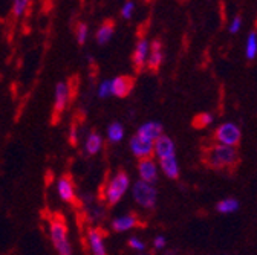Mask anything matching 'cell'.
Wrapping results in <instances>:
<instances>
[{
	"instance_id": "30bf717a",
	"label": "cell",
	"mask_w": 257,
	"mask_h": 255,
	"mask_svg": "<svg viewBox=\"0 0 257 255\" xmlns=\"http://www.w3.org/2000/svg\"><path fill=\"white\" fill-rule=\"evenodd\" d=\"M128 150H131V153L138 159V161L147 159V157H153V142L141 138L137 133L128 139Z\"/></svg>"
},
{
	"instance_id": "603a6c76",
	"label": "cell",
	"mask_w": 257,
	"mask_h": 255,
	"mask_svg": "<svg viewBox=\"0 0 257 255\" xmlns=\"http://www.w3.org/2000/svg\"><path fill=\"white\" fill-rule=\"evenodd\" d=\"M245 57L248 60H254L257 57V34L251 33L246 37V43H245Z\"/></svg>"
},
{
	"instance_id": "cb8c5ba5",
	"label": "cell",
	"mask_w": 257,
	"mask_h": 255,
	"mask_svg": "<svg viewBox=\"0 0 257 255\" xmlns=\"http://www.w3.org/2000/svg\"><path fill=\"white\" fill-rule=\"evenodd\" d=\"M127 246L131 247L132 250H135L137 253H141V252H146V250H147V243H146L141 237H138V235L128 237Z\"/></svg>"
},
{
	"instance_id": "3957f363",
	"label": "cell",
	"mask_w": 257,
	"mask_h": 255,
	"mask_svg": "<svg viewBox=\"0 0 257 255\" xmlns=\"http://www.w3.org/2000/svg\"><path fill=\"white\" fill-rule=\"evenodd\" d=\"M132 186V180L131 176H128L124 170H118L116 173H113L106 186H104V202L107 206H115L118 205L124 196L131 191Z\"/></svg>"
},
{
	"instance_id": "5b68a950",
	"label": "cell",
	"mask_w": 257,
	"mask_h": 255,
	"mask_svg": "<svg viewBox=\"0 0 257 255\" xmlns=\"http://www.w3.org/2000/svg\"><path fill=\"white\" fill-rule=\"evenodd\" d=\"M214 139L216 144L227 145V147H236L239 145L242 139V132L240 127L234 122H222L217 125V129L214 130Z\"/></svg>"
},
{
	"instance_id": "7a4b0ae2",
	"label": "cell",
	"mask_w": 257,
	"mask_h": 255,
	"mask_svg": "<svg viewBox=\"0 0 257 255\" xmlns=\"http://www.w3.org/2000/svg\"><path fill=\"white\" fill-rule=\"evenodd\" d=\"M239 151L236 147L214 144L207 150L205 161L213 170H228L239 164Z\"/></svg>"
},
{
	"instance_id": "ffe728a7",
	"label": "cell",
	"mask_w": 257,
	"mask_h": 255,
	"mask_svg": "<svg viewBox=\"0 0 257 255\" xmlns=\"http://www.w3.org/2000/svg\"><path fill=\"white\" fill-rule=\"evenodd\" d=\"M113 33H115V23L112 20H106L98 29H96V33H95V40L98 45L104 46L107 45L112 37H113Z\"/></svg>"
},
{
	"instance_id": "8fae6325",
	"label": "cell",
	"mask_w": 257,
	"mask_h": 255,
	"mask_svg": "<svg viewBox=\"0 0 257 255\" xmlns=\"http://www.w3.org/2000/svg\"><path fill=\"white\" fill-rule=\"evenodd\" d=\"M138 223H140V217L137 214L127 212V214H119V215L113 217L110 220V228L113 232L122 234V232L135 229L138 226Z\"/></svg>"
},
{
	"instance_id": "4316f807",
	"label": "cell",
	"mask_w": 257,
	"mask_h": 255,
	"mask_svg": "<svg viewBox=\"0 0 257 255\" xmlns=\"http://www.w3.org/2000/svg\"><path fill=\"white\" fill-rule=\"evenodd\" d=\"M89 36V26L86 23H78L75 28V39L78 45H84Z\"/></svg>"
},
{
	"instance_id": "1f68e13d",
	"label": "cell",
	"mask_w": 257,
	"mask_h": 255,
	"mask_svg": "<svg viewBox=\"0 0 257 255\" xmlns=\"http://www.w3.org/2000/svg\"><path fill=\"white\" fill-rule=\"evenodd\" d=\"M138 255H155V253H153V252H147V250H146V252H141V253H138Z\"/></svg>"
},
{
	"instance_id": "f1b7e54d",
	"label": "cell",
	"mask_w": 257,
	"mask_h": 255,
	"mask_svg": "<svg viewBox=\"0 0 257 255\" xmlns=\"http://www.w3.org/2000/svg\"><path fill=\"white\" fill-rule=\"evenodd\" d=\"M134 11H135V2H134V0H127V2H124V5H122V8H121V16H122V19L131 20L132 16H134Z\"/></svg>"
},
{
	"instance_id": "9a60e30c",
	"label": "cell",
	"mask_w": 257,
	"mask_h": 255,
	"mask_svg": "<svg viewBox=\"0 0 257 255\" xmlns=\"http://www.w3.org/2000/svg\"><path fill=\"white\" fill-rule=\"evenodd\" d=\"M134 78L128 75H119L110 80V95L116 98H125L134 89Z\"/></svg>"
},
{
	"instance_id": "ac0fdd59",
	"label": "cell",
	"mask_w": 257,
	"mask_h": 255,
	"mask_svg": "<svg viewBox=\"0 0 257 255\" xmlns=\"http://www.w3.org/2000/svg\"><path fill=\"white\" fill-rule=\"evenodd\" d=\"M158 165H159L161 173L172 180H176L181 174V167H179V162L176 159V154L161 159V161H158Z\"/></svg>"
},
{
	"instance_id": "6da1fadb",
	"label": "cell",
	"mask_w": 257,
	"mask_h": 255,
	"mask_svg": "<svg viewBox=\"0 0 257 255\" xmlns=\"http://www.w3.org/2000/svg\"><path fill=\"white\" fill-rule=\"evenodd\" d=\"M48 231H49V238L57 255H74V247H72L71 237H69V228L63 215L54 214L49 217Z\"/></svg>"
},
{
	"instance_id": "e0dca14e",
	"label": "cell",
	"mask_w": 257,
	"mask_h": 255,
	"mask_svg": "<svg viewBox=\"0 0 257 255\" xmlns=\"http://www.w3.org/2000/svg\"><path fill=\"white\" fill-rule=\"evenodd\" d=\"M164 61V48L163 43L159 40H153L150 43V51H149V58H147V68L150 71H158Z\"/></svg>"
},
{
	"instance_id": "4dcf8cb0",
	"label": "cell",
	"mask_w": 257,
	"mask_h": 255,
	"mask_svg": "<svg viewBox=\"0 0 257 255\" xmlns=\"http://www.w3.org/2000/svg\"><path fill=\"white\" fill-rule=\"evenodd\" d=\"M240 28H242V19L240 17H234L231 20L230 26H228V31H230L231 34H237L239 31H240Z\"/></svg>"
},
{
	"instance_id": "8992f818",
	"label": "cell",
	"mask_w": 257,
	"mask_h": 255,
	"mask_svg": "<svg viewBox=\"0 0 257 255\" xmlns=\"http://www.w3.org/2000/svg\"><path fill=\"white\" fill-rule=\"evenodd\" d=\"M86 243L92 255H107V246H106V235L104 232L96 228L90 226L86 232Z\"/></svg>"
},
{
	"instance_id": "7402d4cb",
	"label": "cell",
	"mask_w": 257,
	"mask_h": 255,
	"mask_svg": "<svg viewBox=\"0 0 257 255\" xmlns=\"http://www.w3.org/2000/svg\"><path fill=\"white\" fill-rule=\"evenodd\" d=\"M239 208H240V203L234 197H225L216 203V211L219 214H225V215L234 214L236 211H239Z\"/></svg>"
},
{
	"instance_id": "44dd1931",
	"label": "cell",
	"mask_w": 257,
	"mask_h": 255,
	"mask_svg": "<svg viewBox=\"0 0 257 255\" xmlns=\"http://www.w3.org/2000/svg\"><path fill=\"white\" fill-rule=\"evenodd\" d=\"M125 129L119 121H113L107 125L106 129V138L110 144H119L124 139Z\"/></svg>"
},
{
	"instance_id": "f546056e",
	"label": "cell",
	"mask_w": 257,
	"mask_h": 255,
	"mask_svg": "<svg viewBox=\"0 0 257 255\" xmlns=\"http://www.w3.org/2000/svg\"><path fill=\"white\" fill-rule=\"evenodd\" d=\"M96 95H98V98L104 100L110 95V80H104L98 84V89H96Z\"/></svg>"
},
{
	"instance_id": "52a82bcc",
	"label": "cell",
	"mask_w": 257,
	"mask_h": 255,
	"mask_svg": "<svg viewBox=\"0 0 257 255\" xmlns=\"http://www.w3.org/2000/svg\"><path fill=\"white\" fill-rule=\"evenodd\" d=\"M137 171H138L140 180L156 185V182L159 179V165H158V161H155L153 157H147V159L138 161Z\"/></svg>"
},
{
	"instance_id": "d4e9b609",
	"label": "cell",
	"mask_w": 257,
	"mask_h": 255,
	"mask_svg": "<svg viewBox=\"0 0 257 255\" xmlns=\"http://www.w3.org/2000/svg\"><path fill=\"white\" fill-rule=\"evenodd\" d=\"M211 122H213V115L207 113V112L196 115L195 119H193V125H195L196 129H205V127H208Z\"/></svg>"
},
{
	"instance_id": "4fadbf2b",
	"label": "cell",
	"mask_w": 257,
	"mask_h": 255,
	"mask_svg": "<svg viewBox=\"0 0 257 255\" xmlns=\"http://www.w3.org/2000/svg\"><path fill=\"white\" fill-rule=\"evenodd\" d=\"M176 154V145L175 141L167 136L166 133L161 135L155 142H153V157H158V161L169 156H175Z\"/></svg>"
},
{
	"instance_id": "7c38bea8",
	"label": "cell",
	"mask_w": 257,
	"mask_h": 255,
	"mask_svg": "<svg viewBox=\"0 0 257 255\" xmlns=\"http://www.w3.org/2000/svg\"><path fill=\"white\" fill-rule=\"evenodd\" d=\"M83 205L86 208V217L90 223H100L106 218V206L101 202H96L92 196H84Z\"/></svg>"
},
{
	"instance_id": "d6a6232c",
	"label": "cell",
	"mask_w": 257,
	"mask_h": 255,
	"mask_svg": "<svg viewBox=\"0 0 257 255\" xmlns=\"http://www.w3.org/2000/svg\"><path fill=\"white\" fill-rule=\"evenodd\" d=\"M166 253H167V255H175V250H167Z\"/></svg>"
},
{
	"instance_id": "d6986e66",
	"label": "cell",
	"mask_w": 257,
	"mask_h": 255,
	"mask_svg": "<svg viewBox=\"0 0 257 255\" xmlns=\"http://www.w3.org/2000/svg\"><path fill=\"white\" fill-rule=\"evenodd\" d=\"M104 145V138L98 132H90L84 139V153L87 156H96Z\"/></svg>"
},
{
	"instance_id": "484cf974",
	"label": "cell",
	"mask_w": 257,
	"mask_h": 255,
	"mask_svg": "<svg viewBox=\"0 0 257 255\" xmlns=\"http://www.w3.org/2000/svg\"><path fill=\"white\" fill-rule=\"evenodd\" d=\"M29 4H31V0H14L13 2V16L16 19H20L22 16H25Z\"/></svg>"
},
{
	"instance_id": "5bb4252c",
	"label": "cell",
	"mask_w": 257,
	"mask_h": 255,
	"mask_svg": "<svg viewBox=\"0 0 257 255\" xmlns=\"http://www.w3.org/2000/svg\"><path fill=\"white\" fill-rule=\"evenodd\" d=\"M149 51H150V42L147 39H140L135 45L134 54H132V65L137 72H141L146 65H147V58H149Z\"/></svg>"
},
{
	"instance_id": "83f0119b",
	"label": "cell",
	"mask_w": 257,
	"mask_h": 255,
	"mask_svg": "<svg viewBox=\"0 0 257 255\" xmlns=\"http://www.w3.org/2000/svg\"><path fill=\"white\" fill-rule=\"evenodd\" d=\"M167 243H169V240H167V237L164 234H158L152 240V247H153V250L161 252V250L167 249Z\"/></svg>"
},
{
	"instance_id": "9c48e42d",
	"label": "cell",
	"mask_w": 257,
	"mask_h": 255,
	"mask_svg": "<svg viewBox=\"0 0 257 255\" xmlns=\"http://www.w3.org/2000/svg\"><path fill=\"white\" fill-rule=\"evenodd\" d=\"M55 189H57V196L61 202L64 203H75L77 200V189H75V185L72 182L71 177L68 176H61L57 179V183H55Z\"/></svg>"
},
{
	"instance_id": "ba28073f",
	"label": "cell",
	"mask_w": 257,
	"mask_h": 255,
	"mask_svg": "<svg viewBox=\"0 0 257 255\" xmlns=\"http://www.w3.org/2000/svg\"><path fill=\"white\" fill-rule=\"evenodd\" d=\"M71 87L66 81H60L55 86L54 92V116L57 118L64 110L68 109V104L71 101Z\"/></svg>"
},
{
	"instance_id": "2e32d148",
	"label": "cell",
	"mask_w": 257,
	"mask_h": 255,
	"mask_svg": "<svg viewBox=\"0 0 257 255\" xmlns=\"http://www.w3.org/2000/svg\"><path fill=\"white\" fill-rule=\"evenodd\" d=\"M137 135H140L141 138H144L147 141L155 142L161 135H164V125L161 124L159 121H147V122H143L138 127Z\"/></svg>"
},
{
	"instance_id": "277c9868",
	"label": "cell",
	"mask_w": 257,
	"mask_h": 255,
	"mask_svg": "<svg viewBox=\"0 0 257 255\" xmlns=\"http://www.w3.org/2000/svg\"><path fill=\"white\" fill-rule=\"evenodd\" d=\"M131 194H132L134 202L143 209L152 211L158 205V188H156V185H152V183H147V182H143L138 179L131 186Z\"/></svg>"
}]
</instances>
